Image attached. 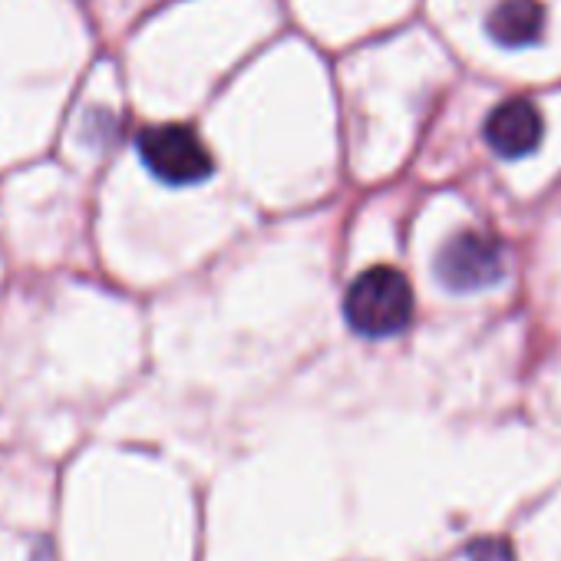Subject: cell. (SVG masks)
Listing matches in <instances>:
<instances>
[{
    "label": "cell",
    "instance_id": "cell-4",
    "mask_svg": "<svg viewBox=\"0 0 561 561\" xmlns=\"http://www.w3.org/2000/svg\"><path fill=\"white\" fill-rule=\"evenodd\" d=\"M485 142L502 159L531 156L541 142V116L528 100H505L485 119Z\"/></svg>",
    "mask_w": 561,
    "mask_h": 561
},
{
    "label": "cell",
    "instance_id": "cell-5",
    "mask_svg": "<svg viewBox=\"0 0 561 561\" xmlns=\"http://www.w3.org/2000/svg\"><path fill=\"white\" fill-rule=\"evenodd\" d=\"M545 11L538 0H502V4L489 14V37L499 47H528L541 34Z\"/></svg>",
    "mask_w": 561,
    "mask_h": 561
},
{
    "label": "cell",
    "instance_id": "cell-1",
    "mask_svg": "<svg viewBox=\"0 0 561 561\" xmlns=\"http://www.w3.org/2000/svg\"><path fill=\"white\" fill-rule=\"evenodd\" d=\"M344 318L364 337H393L407 331L413 321V288L407 274L380 264L354 277L344 298Z\"/></svg>",
    "mask_w": 561,
    "mask_h": 561
},
{
    "label": "cell",
    "instance_id": "cell-2",
    "mask_svg": "<svg viewBox=\"0 0 561 561\" xmlns=\"http://www.w3.org/2000/svg\"><path fill=\"white\" fill-rule=\"evenodd\" d=\"M139 156L146 169L165 185H195L211 175V156L195 129L165 123L139 136Z\"/></svg>",
    "mask_w": 561,
    "mask_h": 561
},
{
    "label": "cell",
    "instance_id": "cell-3",
    "mask_svg": "<svg viewBox=\"0 0 561 561\" xmlns=\"http://www.w3.org/2000/svg\"><path fill=\"white\" fill-rule=\"evenodd\" d=\"M505 271L502 244L479 231L456 234L436 257V274L449 291H479L489 288Z\"/></svg>",
    "mask_w": 561,
    "mask_h": 561
}]
</instances>
